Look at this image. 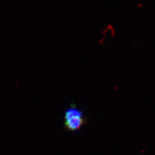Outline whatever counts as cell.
Segmentation results:
<instances>
[{
  "mask_svg": "<svg viewBox=\"0 0 155 155\" xmlns=\"http://www.w3.org/2000/svg\"><path fill=\"white\" fill-rule=\"evenodd\" d=\"M63 120L65 129L71 132L81 130L87 123L83 112L73 104L65 111Z\"/></svg>",
  "mask_w": 155,
  "mask_h": 155,
  "instance_id": "6da1fadb",
  "label": "cell"
}]
</instances>
